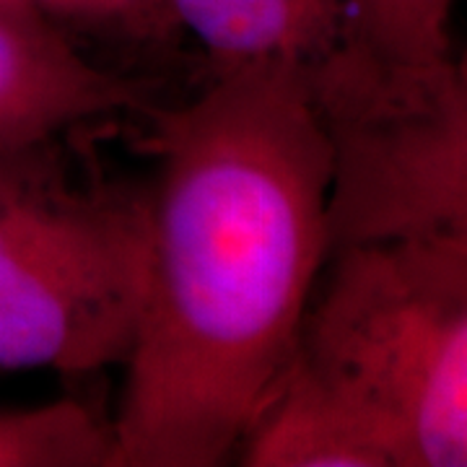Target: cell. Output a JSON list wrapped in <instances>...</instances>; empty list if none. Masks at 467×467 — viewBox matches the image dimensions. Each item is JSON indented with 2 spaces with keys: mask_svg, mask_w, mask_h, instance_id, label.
<instances>
[{
  "mask_svg": "<svg viewBox=\"0 0 467 467\" xmlns=\"http://www.w3.org/2000/svg\"><path fill=\"white\" fill-rule=\"evenodd\" d=\"M327 143V254L467 236V81L451 57L389 60L353 29L304 67Z\"/></svg>",
  "mask_w": 467,
  "mask_h": 467,
  "instance_id": "obj_4",
  "label": "cell"
},
{
  "mask_svg": "<svg viewBox=\"0 0 467 467\" xmlns=\"http://www.w3.org/2000/svg\"><path fill=\"white\" fill-rule=\"evenodd\" d=\"M0 5H14V8H34V11H39L32 0H0Z\"/></svg>",
  "mask_w": 467,
  "mask_h": 467,
  "instance_id": "obj_12",
  "label": "cell"
},
{
  "mask_svg": "<svg viewBox=\"0 0 467 467\" xmlns=\"http://www.w3.org/2000/svg\"><path fill=\"white\" fill-rule=\"evenodd\" d=\"M32 3L45 16L78 18L81 14V0H32Z\"/></svg>",
  "mask_w": 467,
  "mask_h": 467,
  "instance_id": "obj_11",
  "label": "cell"
},
{
  "mask_svg": "<svg viewBox=\"0 0 467 467\" xmlns=\"http://www.w3.org/2000/svg\"><path fill=\"white\" fill-rule=\"evenodd\" d=\"M164 8V0H81V21L97 24H149L156 11ZM167 11V8H164Z\"/></svg>",
  "mask_w": 467,
  "mask_h": 467,
  "instance_id": "obj_10",
  "label": "cell"
},
{
  "mask_svg": "<svg viewBox=\"0 0 467 467\" xmlns=\"http://www.w3.org/2000/svg\"><path fill=\"white\" fill-rule=\"evenodd\" d=\"M146 263V195L86 174L63 135L0 153V368L122 367Z\"/></svg>",
  "mask_w": 467,
  "mask_h": 467,
  "instance_id": "obj_3",
  "label": "cell"
},
{
  "mask_svg": "<svg viewBox=\"0 0 467 467\" xmlns=\"http://www.w3.org/2000/svg\"><path fill=\"white\" fill-rule=\"evenodd\" d=\"M201 42L213 73L284 60L312 66L353 26V0H164Z\"/></svg>",
  "mask_w": 467,
  "mask_h": 467,
  "instance_id": "obj_7",
  "label": "cell"
},
{
  "mask_svg": "<svg viewBox=\"0 0 467 467\" xmlns=\"http://www.w3.org/2000/svg\"><path fill=\"white\" fill-rule=\"evenodd\" d=\"M236 454L250 467H405L377 418L294 358Z\"/></svg>",
  "mask_w": 467,
  "mask_h": 467,
  "instance_id": "obj_6",
  "label": "cell"
},
{
  "mask_svg": "<svg viewBox=\"0 0 467 467\" xmlns=\"http://www.w3.org/2000/svg\"><path fill=\"white\" fill-rule=\"evenodd\" d=\"M130 107L138 81L88 63L42 11L0 5V153Z\"/></svg>",
  "mask_w": 467,
  "mask_h": 467,
  "instance_id": "obj_5",
  "label": "cell"
},
{
  "mask_svg": "<svg viewBox=\"0 0 467 467\" xmlns=\"http://www.w3.org/2000/svg\"><path fill=\"white\" fill-rule=\"evenodd\" d=\"M0 467H115V426L76 400L0 408Z\"/></svg>",
  "mask_w": 467,
  "mask_h": 467,
  "instance_id": "obj_8",
  "label": "cell"
},
{
  "mask_svg": "<svg viewBox=\"0 0 467 467\" xmlns=\"http://www.w3.org/2000/svg\"><path fill=\"white\" fill-rule=\"evenodd\" d=\"M294 361L377 418L405 467H465L467 236L330 252Z\"/></svg>",
  "mask_w": 467,
  "mask_h": 467,
  "instance_id": "obj_2",
  "label": "cell"
},
{
  "mask_svg": "<svg viewBox=\"0 0 467 467\" xmlns=\"http://www.w3.org/2000/svg\"><path fill=\"white\" fill-rule=\"evenodd\" d=\"M149 263L115 467H216L284 377L327 260V143L304 66L213 73L156 115Z\"/></svg>",
  "mask_w": 467,
  "mask_h": 467,
  "instance_id": "obj_1",
  "label": "cell"
},
{
  "mask_svg": "<svg viewBox=\"0 0 467 467\" xmlns=\"http://www.w3.org/2000/svg\"><path fill=\"white\" fill-rule=\"evenodd\" d=\"M457 0H353V34L389 60L451 57L450 18Z\"/></svg>",
  "mask_w": 467,
  "mask_h": 467,
  "instance_id": "obj_9",
  "label": "cell"
}]
</instances>
